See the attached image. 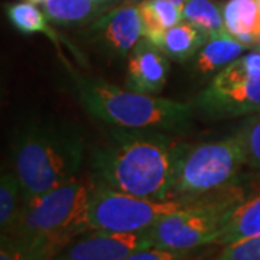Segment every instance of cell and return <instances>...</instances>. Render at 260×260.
I'll list each match as a JSON object with an SVG mask.
<instances>
[{"mask_svg": "<svg viewBox=\"0 0 260 260\" xmlns=\"http://www.w3.org/2000/svg\"><path fill=\"white\" fill-rule=\"evenodd\" d=\"M188 146L160 133L116 132L110 142L93 150V179L121 192L169 200Z\"/></svg>", "mask_w": 260, "mask_h": 260, "instance_id": "6da1fadb", "label": "cell"}, {"mask_svg": "<svg viewBox=\"0 0 260 260\" xmlns=\"http://www.w3.org/2000/svg\"><path fill=\"white\" fill-rule=\"evenodd\" d=\"M6 15L16 30L26 35L44 34L58 47V37L54 32V29L48 26V18L45 12L39 9L35 3L25 2V0L18 2V3H10L6 8Z\"/></svg>", "mask_w": 260, "mask_h": 260, "instance_id": "d6986e66", "label": "cell"}, {"mask_svg": "<svg viewBox=\"0 0 260 260\" xmlns=\"http://www.w3.org/2000/svg\"><path fill=\"white\" fill-rule=\"evenodd\" d=\"M23 192L15 172H3L0 179V234L9 236L18 224Z\"/></svg>", "mask_w": 260, "mask_h": 260, "instance_id": "ac0fdd59", "label": "cell"}, {"mask_svg": "<svg viewBox=\"0 0 260 260\" xmlns=\"http://www.w3.org/2000/svg\"><path fill=\"white\" fill-rule=\"evenodd\" d=\"M85 158V142L75 126L62 121H32L13 142L15 174L23 201L75 179Z\"/></svg>", "mask_w": 260, "mask_h": 260, "instance_id": "7a4b0ae2", "label": "cell"}, {"mask_svg": "<svg viewBox=\"0 0 260 260\" xmlns=\"http://www.w3.org/2000/svg\"><path fill=\"white\" fill-rule=\"evenodd\" d=\"M143 38L160 47L168 29L184 20L182 8L171 0H143L138 5Z\"/></svg>", "mask_w": 260, "mask_h": 260, "instance_id": "7c38bea8", "label": "cell"}, {"mask_svg": "<svg viewBox=\"0 0 260 260\" xmlns=\"http://www.w3.org/2000/svg\"><path fill=\"white\" fill-rule=\"evenodd\" d=\"M197 107L213 119L260 113V52L239 56L214 75L197 97Z\"/></svg>", "mask_w": 260, "mask_h": 260, "instance_id": "ba28073f", "label": "cell"}, {"mask_svg": "<svg viewBox=\"0 0 260 260\" xmlns=\"http://www.w3.org/2000/svg\"><path fill=\"white\" fill-rule=\"evenodd\" d=\"M93 2L99 3V5H102V6H104V8H109V9H110V6H112L116 0H93Z\"/></svg>", "mask_w": 260, "mask_h": 260, "instance_id": "484cf974", "label": "cell"}, {"mask_svg": "<svg viewBox=\"0 0 260 260\" xmlns=\"http://www.w3.org/2000/svg\"><path fill=\"white\" fill-rule=\"evenodd\" d=\"M182 16L208 38L227 32L221 8L213 0H186L182 6Z\"/></svg>", "mask_w": 260, "mask_h": 260, "instance_id": "ffe728a7", "label": "cell"}, {"mask_svg": "<svg viewBox=\"0 0 260 260\" xmlns=\"http://www.w3.org/2000/svg\"><path fill=\"white\" fill-rule=\"evenodd\" d=\"M109 8L93 0H47L44 12L47 18L56 25L85 26L102 16Z\"/></svg>", "mask_w": 260, "mask_h": 260, "instance_id": "9a60e30c", "label": "cell"}, {"mask_svg": "<svg viewBox=\"0 0 260 260\" xmlns=\"http://www.w3.org/2000/svg\"><path fill=\"white\" fill-rule=\"evenodd\" d=\"M208 37L203 34L192 23L182 20L178 25L168 29L159 49L174 61L185 62L186 59L195 56L204 47Z\"/></svg>", "mask_w": 260, "mask_h": 260, "instance_id": "e0dca14e", "label": "cell"}, {"mask_svg": "<svg viewBox=\"0 0 260 260\" xmlns=\"http://www.w3.org/2000/svg\"><path fill=\"white\" fill-rule=\"evenodd\" d=\"M192 250H171L162 247H149L135 251L123 260H189Z\"/></svg>", "mask_w": 260, "mask_h": 260, "instance_id": "cb8c5ba5", "label": "cell"}, {"mask_svg": "<svg viewBox=\"0 0 260 260\" xmlns=\"http://www.w3.org/2000/svg\"><path fill=\"white\" fill-rule=\"evenodd\" d=\"M78 99L94 117L123 130L182 132L191 126L194 107L153 94L121 90L102 78H88L71 70Z\"/></svg>", "mask_w": 260, "mask_h": 260, "instance_id": "3957f363", "label": "cell"}, {"mask_svg": "<svg viewBox=\"0 0 260 260\" xmlns=\"http://www.w3.org/2000/svg\"><path fill=\"white\" fill-rule=\"evenodd\" d=\"M246 159L240 140L229 136L218 142L189 145L178 168L169 200L189 203L236 185Z\"/></svg>", "mask_w": 260, "mask_h": 260, "instance_id": "8992f818", "label": "cell"}, {"mask_svg": "<svg viewBox=\"0 0 260 260\" xmlns=\"http://www.w3.org/2000/svg\"><path fill=\"white\" fill-rule=\"evenodd\" d=\"M88 41L107 58H126L143 38L138 5L110 8L94 20L87 32Z\"/></svg>", "mask_w": 260, "mask_h": 260, "instance_id": "9c48e42d", "label": "cell"}, {"mask_svg": "<svg viewBox=\"0 0 260 260\" xmlns=\"http://www.w3.org/2000/svg\"><path fill=\"white\" fill-rule=\"evenodd\" d=\"M93 181L88 223L91 230L138 233L150 230L164 217L181 210L186 203L178 200H152L121 192Z\"/></svg>", "mask_w": 260, "mask_h": 260, "instance_id": "52a82bcc", "label": "cell"}, {"mask_svg": "<svg viewBox=\"0 0 260 260\" xmlns=\"http://www.w3.org/2000/svg\"><path fill=\"white\" fill-rule=\"evenodd\" d=\"M171 2H172V3H175V5H177V6H179V8H182V6L185 5L186 0H171Z\"/></svg>", "mask_w": 260, "mask_h": 260, "instance_id": "4316f807", "label": "cell"}, {"mask_svg": "<svg viewBox=\"0 0 260 260\" xmlns=\"http://www.w3.org/2000/svg\"><path fill=\"white\" fill-rule=\"evenodd\" d=\"M91 188L93 181L73 179L23 201L18 224L9 236L55 257L78 236L91 232L88 223Z\"/></svg>", "mask_w": 260, "mask_h": 260, "instance_id": "277c9868", "label": "cell"}, {"mask_svg": "<svg viewBox=\"0 0 260 260\" xmlns=\"http://www.w3.org/2000/svg\"><path fill=\"white\" fill-rule=\"evenodd\" d=\"M247 47L232 37L229 32L207 39L204 47L200 49L195 58V68L201 75L218 73L224 67L232 64L244 54Z\"/></svg>", "mask_w": 260, "mask_h": 260, "instance_id": "5bb4252c", "label": "cell"}, {"mask_svg": "<svg viewBox=\"0 0 260 260\" xmlns=\"http://www.w3.org/2000/svg\"><path fill=\"white\" fill-rule=\"evenodd\" d=\"M254 39H256V45L260 44V0H257V19H256V26H254Z\"/></svg>", "mask_w": 260, "mask_h": 260, "instance_id": "d4e9b609", "label": "cell"}, {"mask_svg": "<svg viewBox=\"0 0 260 260\" xmlns=\"http://www.w3.org/2000/svg\"><path fill=\"white\" fill-rule=\"evenodd\" d=\"M25 2H30V3H35V5H44L47 0H25Z\"/></svg>", "mask_w": 260, "mask_h": 260, "instance_id": "83f0119b", "label": "cell"}, {"mask_svg": "<svg viewBox=\"0 0 260 260\" xmlns=\"http://www.w3.org/2000/svg\"><path fill=\"white\" fill-rule=\"evenodd\" d=\"M169 74V58L148 39H140L127 56L126 85L143 94H158L164 90Z\"/></svg>", "mask_w": 260, "mask_h": 260, "instance_id": "8fae6325", "label": "cell"}, {"mask_svg": "<svg viewBox=\"0 0 260 260\" xmlns=\"http://www.w3.org/2000/svg\"><path fill=\"white\" fill-rule=\"evenodd\" d=\"M211 260H260V236L227 244Z\"/></svg>", "mask_w": 260, "mask_h": 260, "instance_id": "603a6c76", "label": "cell"}, {"mask_svg": "<svg viewBox=\"0 0 260 260\" xmlns=\"http://www.w3.org/2000/svg\"><path fill=\"white\" fill-rule=\"evenodd\" d=\"M236 136L240 140L244 152L246 167L260 171V113H256L246 121Z\"/></svg>", "mask_w": 260, "mask_h": 260, "instance_id": "44dd1931", "label": "cell"}, {"mask_svg": "<svg viewBox=\"0 0 260 260\" xmlns=\"http://www.w3.org/2000/svg\"><path fill=\"white\" fill-rule=\"evenodd\" d=\"M149 247H153L150 230L138 233L93 230L67 244L54 260H123L135 251Z\"/></svg>", "mask_w": 260, "mask_h": 260, "instance_id": "30bf717a", "label": "cell"}, {"mask_svg": "<svg viewBox=\"0 0 260 260\" xmlns=\"http://www.w3.org/2000/svg\"><path fill=\"white\" fill-rule=\"evenodd\" d=\"M0 260H54V257L32 244L5 236L0 239Z\"/></svg>", "mask_w": 260, "mask_h": 260, "instance_id": "7402d4cb", "label": "cell"}, {"mask_svg": "<svg viewBox=\"0 0 260 260\" xmlns=\"http://www.w3.org/2000/svg\"><path fill=\"white\" fill-rule=\"evenodd\" d=\"M225 30L244 47H256L254 26L257 19V0H227L221 6Z\"/></svg>", "mask_w": 260, "mask_h": 260, "instance_id": "2e32d148", "label": "cell"}, {"mask_svg": "<svg viewBox=\"0 0 260 260\" xmlns=\"http://www.w3.org/2000/svg\"><path fill=\"white\" fill-rule=\"evenodd\" d=\"M254 49H257V51H259V52H260V44H257V45L254 47Z\"/></svg>", "mask_w": 260, "mask_h": 260, "instance_id": "f546056e", "label": "cell"}, {"mask_svg": "<svg viewBox=\"0 0 260 260\" xmlns=\"http://www.w3.org/2000/svg\"><path fill=\"white\" fill-rule=\"evenodd\" d=\"M129 3H140V2H143V0H127Z\"/></svg>", "mask_w": 260, "mask_h": 260, "instance_id": "f1b7e54d", "label": "cell"}, {"mask_svg": "<svg viewBox=\"0 0 260 260\" xmlns=\"http://www.w3.org/2000/svg\"><path fill=\"white\" fill-rule=\"evenodd\" d=\"M244 198L242 188L233 185L186 203L150 229L153 246L171 250H195L211 244Z\"/></svg>", "mask_w": 260, "mask_h": 260, "instance_id": "5b68a950", "label": "cell"}, {"mask_svg": "<svg viewBox=\"0 0 260 260\" xmlns=\"http://www.w3.org/2000/svg\"><path fill=\"white\" fill-rule=\"evenodd\" d=\"M256 236H260V192L244 198L236 207L214 244L227 246Z\"/></svg>", "mask_w": 260, "mask_h": 260, "instance_id": "4fadbf2b", "label": "cell"}]
</instances>
